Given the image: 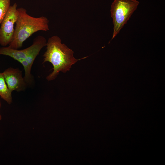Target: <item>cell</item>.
I'll use <instances>...</instances> for the list:
<instances>
[{"instance_id": "6da1fadb", "label": "cell", "mask_w": 165, "mask_h": 165, "mask_svg": "<svg viewBox=\"0 0 165 165\" xmlns=\"http://www.w3.org/2000/svg\"><path fill=\"white\" fill-rule=\"evenodd\" d=\"M46 46V50L43 55V63L49 62L53 66V71L46 78L48 81L54 80L60 72L65 73L69 71L72 65L78 61L87 57L75 59L73 51L62 43L61 39L57 35L50 38Z\"/></svg>"}, {"instance_id": "7a4b0ae2", "label": "cell", "mask_w": 165, "mask_h": 165, "mask_svg": "<svg viewBox=\"0 0 165 165\" xmlns=\"http://www.w3.org/2000/svg\"><path fill=\"white\" fill-rule=\"evenodd\" d=\"M17 17L13 40L9 45L10 48L18 50L23 42L33 34L38 31L49 30V21L45 16H32L22 7L17 8Z\"/></svg>"}, {"instance_id": "3957f363", "label": "cell", "mask_w": 165, "mask_h": 165, "mask_svg": "<svg viewBox=\"0 0 165 165\" xmlns=\"http://www.w3.org/2000/svg\"><path fill=\"white\" fill-rule=\"evenodd\" d=\"M139 2L136 0H114L111 6V16L114 25L112 40L119 33L137 9Z\"/></svg>"}, {"instance_id": "277c9868", "label": "cell", "mask_w": 165, "mask_h": 165, "mask_svg": "<svg viewBox=\"0 0 165 165\" xmlns=\"http://www.w3.org/2000/svg\"><path fill=\"white\" fill-rule=\"evenodd\" d=\"M46 42L44 37L38 35L34 39L31 46L23 50L14 49L9 46L0 47V55L9 56L18 62L26 59L33 63L41 49L46 46Z\"/></svg>"}, {"instance_id": "5b68a950", "label": "cell", "mask_w": 165, "mask_h": 165, "mask_svg": "<svg viewBox=\"0 0 165 165\" xmlns=\"http://www.w3.org/2000/svg\"><path fill=\"white\" fill-rule=\"evenodd\" d=\"M17 4L10 6L0 28V45L6 46L13 40L14 31V24L17 17Z\"/></svg>"}, {"instance_id": "8992f818", "label": "cell", "mask_w": 165, "mask_h": 165, "mask_svg": "<svg viewBox=\"0 0 165 165\" xmlns=\"http://www.w3.org/2000/svg\"><path fill=\"white\" fill-rule=\"evenodd\" d=\"M2 73L7 86L12 92L23 91L26 89L28 85L22 76V71L19 68L10 67Z\"/></svg>"}, {"instance_id": "52a82bcc", "label": "cell", "mask_w": 165, "mask_h": 165, "mask_svg": "<svg viewBox=\"0 0 165 165\" xmlns=\"http://www.w3.org/2000/svg\"><path fill=\"white\" fill-rule=\"evenodd\" d=\"M12 92L8 88L2 73L0 72V96L9 104L12 102Z\"/></svg>"}, {"instance_id": "ba28073f", "label": "cell", "mask_w": 165, "mask_h": 165, "mask_svg": "<svg viewBox=\"0 0 165 165\" xmlns=\"http://www.w3.org/2000/svg\"><path fill=\"white\" fill-rule=\"evenodd\" d=\"M11 0H0V24L10 6Z\"/></svg>"}, {"instance_id": "9c48e42d", "label": "cell", "mask_w": 165, "mask_h": 165, "mask_svg": "<svg viewBox=\"0 0 165 165\" xmlns=\"http://www.w3.org/2000/svg\"><path fill=\"white\" fill-rule=\"evenodd\" d=\"M1 101L0 99V121L2 119V116L1 114Z\"/></svg>"}]
</instances>
